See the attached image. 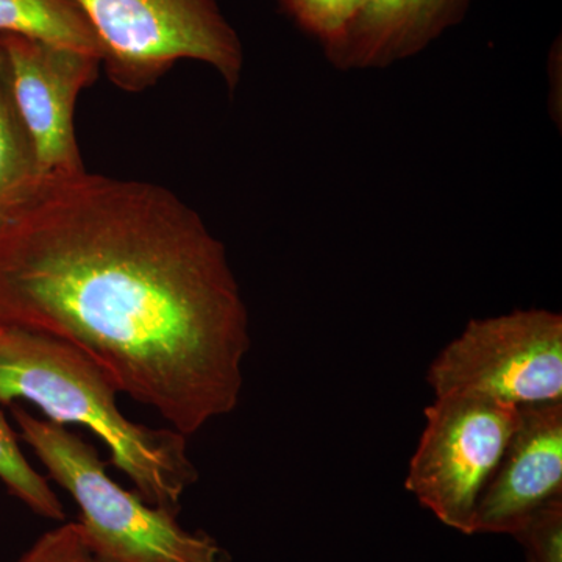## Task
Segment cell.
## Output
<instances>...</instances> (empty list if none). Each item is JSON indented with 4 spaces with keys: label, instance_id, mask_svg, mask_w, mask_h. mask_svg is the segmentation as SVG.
Here are the masks:
<instances>
[{
    "label": "cell",
    "instance_id": "obj_1",
    "mask_svg": "<svg viewBox=\"0 0 562 562\" xmlns=\"http://www.w3.org/2000/svg\"><path fill=\"white\" fill-rule=\"evenodd\" d=\"M0 322L76 347L184 436L241 397L249 314L227 251L160 184L43 179L0 232Z\"/></svg>",
    "mask_w": 562,
    "mask_h": 562
},
{
    "label": "cell",
    "instance_id": "obj_2",
    "mask_svg": "<svg viewBox=\"0 0 562 562\" xmlns=\"http://www.w3.org/2000/svg\"><path fill=\"white\" fill-rule=\"evenodd\" d=\"M117 392L76 347L0 322V405L25 401L47 420L88 428L144 501L179 514L184 492L199 480L187 436L132 422L117 406Z\"/></svg>",
    "mask_w": 562,
    "mask_h": 562
},
{
    "label": "cell",
    "instance_id": "obj_3",
    "mask_svg": "<svg viewBox=\"0 0 562 562\" xmlns=\"http://www.w3.org/2000/svg\"><path fill=\"white\" fill-rule=\"evenodd\" d=\"M21 438L80 509L77 522L92 549L111 562H228L205 531L181 527L177 516L111 480L98 450L65 425L13 406Z\"/></svg>",
    "mask_w": 562,
    "mask_h": 562
},
{
    "label": "cell",
    "instance_id": "obj_4",
    "mask_svg": "<svg viewBox=\"0 0 562 562\" xmlns=\"http://www.w3.org/2000/svg\"><path fill=\"white\" fill-rule=\"evenodd\" d=\"M103 47L110 80L125 91L154 87L176 63H205L228 90L241 80L244 49L216 0H74Z\"/></svg>",
    "mask_w": 562,
    "mask_h": 562
},
{
    "label": "cell",
    "instance_id": "obj_5",
    "mask_svg": "<svg viewBox=\"0 0 562 562\" xmlns=\"http://www.w3.org/2000/svg\"><path fill=\"white\" fill-rule=\"evenodd\" d=\"M425 419L405 487L439 522L472 536L476 506L519 425L520 408L452 394L435 397Z\"/></svg>",
    "mask_w": 562,
    "mask_h": 562
},
{
    "label": "cell",
    "instance_id": "obj_6",
    "mask_svg": "<svg viewBox=\"0 0 562 562\" xmlns=\"http://www.w3.org/2000/svg\"><path fill=\"white\" fill-rule=\"evenodd\" d=\"M435 397L475 394L516 406L562 402V316L520 310L473 319L432 360Z\"/></svg>",
    "mask_w": 562,
    "mask_h": 562
},
{
    "label": "cell",
    "instance_id": "obj_7",
    "mask_svg": "<svg viewBox=\"0 0 562 562\" xmlns=\"http://www.w3.org/2000/svg\"><path fill=\"white\" fill-rule=\"evenodd\" d=\"M0 47L14 109L43 179L87 171L74 128V111L80 92L98 79L101 58L18 35H0Z\"/></svg>",
    "mask_w": 562,
    "mask_h": 562
},
{
    "label": "cell",
    "instance_id": "obj_8",
    "mask_svg": "<svg viewBox=\"0 0 562 562\" xmlns=\"http://www.w3.org/2000/svg\"><path fill=\"white\" fill-rule=\"evenodd\" d=\"M519 408V425L476 506L473 535L514 536L562 497V402Z\"/></svg>",
    "mask_w": 562,
    "mask_h": 562
},
{
    "label": "cell",
    "instance_id": "obj_9",
    "mask_svg": "<svg viewBox=\"0 0 562 562\" xmlns=\"http://www.w3.org/2000/svg\"><path fill=\"white\" fill-rule=\"evenodd\" d=\"M469 0H362L341 40L327 49L339 69H379L424 50L457 24Z\"/></svg>",
    "mask_w": 562,
    "mask_h": 562
},
{
    "label": "cell",
    "instance_id": "obj_10",
    "mask_svg": "<svg viewBox=\"0 0 562 562\" xmlns=\"http://www.w3.org/2000/svg\"><path fill=\"white\" fill-rule=\"evenodd\" d=\"M0 35L25 36L103 60L98 33L74 0H0Z\"/></svg>",
    "mask_w": 562,
    "mask_h": 562
},
{
    "label": "cell",
    "instance_id": "obj_11",
    "mask_svg": "<svg viewBox=\"0 0 562 562\" xmlns=\"http://www.w3.org/2000/svg\"><path fill=\"white\" fill-rule=\"evenodd\" d=\"M41 181L35 151L14 109L0 47V232L31 201Z\"/></svg>",
    "mask_w": 562,
    "mask_h": 562
},
{
    "label": "cell",
    "instance_id": "obj_12",
    "mask_svg": "<svg viewBox=\"0 0 562 562\" xmlns=\"http://www.w3.org/2000/svg\"><path fill=\"white\" fill-rule=\"evenodd\" d=\"M0 482L11 495L24 503L36 516L63 522L66 519L60 498L47 479L21 452L16 435L0 412Z\"/></svg>",
    "mask_w": 562,
    "mask_h": 562
},
{
    "label": "cell",
    "instance_id": "obj_13",
    "mask_svg": "<svg viewBox=\"0 0 562 562\" xmlns=\"http://www.w3.org/2000/svg\"><path fill=\"white\" fill-rule=\"evenodd\" d=\"M303 31L316 36L324 49L338 43L349 27L362 0H280Z\"/></svg>",
    "mask_w": 562,
    "mask_h": 562
},
{
    "label": "cell",
    "instance_id": "obj_14",
    "mask_svg": "<svg viewBox=\"0 0 562 562\" xmlns=\"http://www.w3.org/2000/svg\"><path fill=\"white\" fill-rule=\"evenodd\" d=\"M14 562H111L94 549L79 522L63 524L41 535Z\"/></svg>",
    "mask_w": 562,
    "mask_h": 562
},
{
    "label": "cell",
    "instance_id": "obj_15",
    "mask_svg": "<svg viewBox=\"0 0 562 562\" xmlns=\"http://www.w3.org/2000/svg\"><path fill=\"white\" fill-rule=\"evenodd\" d=\"M513 538L522 543L535 562H562V497L532 513Z\"/></svg>",
    "mask_w": 562,
    "mask_h": 562
},
{
    "label": "cell",
    "instance_id": "obj_16",
    "mask_svg": "<svg viewBox=\"0 0 562 562\" xmlns=\"http://www.w3.org/2000/svg\"><path fill=\"white\" fill-rule=\"evenodd\" d=\"M527 562H535V561H532L531 558L527 557Z\"/></svg>",
    "mask_w": 562,
    "mask_h": 562
}]
</instances>
